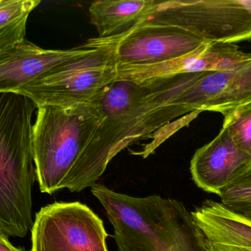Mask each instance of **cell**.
I'll return each mask as SVG.
<instances>
[{
  "instance_id": "obj_1",
  "label": "cell",
  "mask_w": 251,
  "mask_h": 251,
  "mask_svg": "<svg viewBox=\"0 0 251 251\" xmlns=\"http://www.w3.org/2000/svg\"><path fill=\"white\" fill-rule=\"evenodd\" d=\"M117 138L94 104L39 107L33 147L41 192L92 188L118 154Z\"/></svg>"
},
{
  "instance_id": "obj_2",
  "label": "cell",
  "mask_w": 251,
  "mask_h": 251,
  "mask_svg": "<svg viewBox=\"0 0 251 251\" xmlns=\"http://www.w3.org/2000/svg\"><path fill=\"white\" fill-rule=\"evenodd\" d=\"M91 189L114 227L118 251H208L192 211L180 201L130 196L99 183Z\"/></svg>"
},
{
  "instance_id": "obj_3",
  "label": "cell",
  "mask_w": 251,
  "mask_h": 251,
  "mask_svg": "<svg viewBox=\"0 0 251 251\" xmlns=\"http://www.w3.org/2000/svg\"><path fill=\"white\" fill-rule=\"evenodd\" d=\"M140 83L145 87V108L153 131L185 114L209 111L224 116L251 102V54L230 70L176 75Z\"/></svg>"
},
{
  "instance_id": "obj_4",
  "label": "cell",
  "mask_w": 251,
  "mask_h": 251,
  "mask_svg": "<svg viewBox=\"0 0 251 251\" xmlns=\"http://www.w3.org/2000/svg\"><path fill=\"white\" fill-rule=\"evenodd\" d=\"M86 42L111 52L117 68L116 80H133L152 67L183 58L209 45L185 30L159 24L150 17L126 33L92 38Z\"/></svg>"
},
{
  "instance_id": "obj_5",
  "label": "cell",
  "mask_w": 251,
  "mask_h": 251,
  "mask_svg": "<svg viewBox=\"0 0 251 251\" xmlns=\"http://www.w3.org/2000/svg\"><path fill=\"white\" fill-rule=\"evenodd\" d=\"M92 46L95 50L90 53L64 63L14 93L27 97L37 108L92 103L117 76L111 52Z\"/></svg>"
},
{
  "instance_id": "obj_6",
  "label": "cell",
  "mask_w": 251,
  "mask_h": 251,
  "mask_svg": "<svg viewBox=\"0 0 251 251\" xmlns=\"http://www.w3.org/2000/svg\"><path fill=\"white\" fill-rule=\"evenodd\" d=\"M150 19L208 44L251 41V0L160 1Z\"/></svg>"
},
{
  "instance_id": "obj_7",
  "label": "cell",
  "mask_w": 251,
  "mask_h": 251,
  "mask_svg": "<svg viewBox=\"0 0 251 251\" xmlns=\"http://www.w3.org/2000/svg\"><path fill=\"white\" fill-rule=\"evenodd\" d=\"M102 219L86 204L55 202L42 207L31 229V251H108Z\"/></svg>"
},
{
  "instance_id": "obj_8",
  "label": "cell",
  "mask_w": 251,
  "mask_h": 251,
  "mask_svg": "<svg viewBox=\"0 0 251 251\" xmlns=\"http://www.w3.org/2000/svg\"><path fill=\"white\" fill-rule=\"evenodd\" d=\"M94 50L88 43L70 50H46L25 40L0 54V93L17 92L64 63L87 55Z\"/></svg>"
},
{
  "instance_id": "obj_9",
  "label": "cell",
  "mask_w": 251,
  "mask_h": 251,
  "mask_svg": "<svg viewBox=\"0 0 251 251\" xmlns=\"http://www.w3.org/2000/svg\"><path fill=\"white\" fill-rule=\"evenodd\" d=\"M251 162V156L241 151L228 131L222 127L213 140L195 151L189 169L198 188L220 197L225 188Z\"/></svg>"
},
{
  "instance_id": "obj_10",
  "label": "cell",
  "mask_w": 251,
  "mask_h": 251,
  "mask_svg": "<svg viewBox=\"0 0 251 251\" xmlns=\"http://www.w3.org/2000/svg\"><path fill=\"white\" fill-rule=\"evenodd\" d=\"M208 251H251V219L206 200L192 211Z\"/></svg>"
},
{
  "instance_id": "obj_11",
  "label": "cell",
  "mask_w": 251,
  "mask_h": 251,
  "mask_svg": "<svg viewBox=\"0 0 251 251\" xmlns=\"http://www.w3.org/2000/svg\"><path fill=\"white\" fill-rule=\"evenodd\" d=\"M251 54L242 52L235 44H209L190 55L152 67L131 81L140 83L176 75L228 70L246 61Z\"/></svg>"
},
{
  "instance_id": "obj_12",
  "label": "cell",
  "mask_w": 251,
  "mask_h": 251,
  "mask_svg": "<svg viewBox=\"0 0 251 251\" xmlns=\"http://www.w3.org/2000/svg\"><path fill=\"white\" fill-rule=\"evenodd\" d=\"M160 1L155 0H100L89 8L91 23L98 37L108 38L128 31L153 15Z\"/></svg>"
},
{
  "instance_id": "obj_13",
  "label": "cell",
  "mask_w": 251,
  "mask_h": 251,
  "mask_svg": "<svg viewBox=\"0 0 251 251\" xmlns=\"http://www.w3.org/2000/svg\"><path fill=\"white\" fill-rule=\"evenodd\" d=\"M40 3V0H0V54L26 40L27 19Z\"/></svg>"
},
{
  "instance_id": "obj_14",
  "label": "cell",
  "mask_w": 251,
  "mask_h": 251,
  "mask_svg": "<svg viewBox=\"0 0 251 251\" xmlns=\"http://www.w3.org/2000/svg\"><path fill=\"white\" fill-rule=\"evenodd\" d=\"M220 198L225 206L251 219V162L225 188Z\"/></svg>"
},
{
  "instance_id": "obj_15",
  "label": "cell",
  "mask_w": 251,
  "mask_h": 251,
  "mask_svg": "<svg viewBox=\"0 0 251 251\" xmlns=\"http://www.w3.org/2000/svg\"><path fill=\"white\" fill-rule=\"evenodd\" d=\"M223 128L228 131L236 146L251 156V102L225 114Z\"/></svg>"
},
{
  "instance_id": "obj_16",
  "label": "cell",
  "mask_w": 251,
  "mask_h": 251,
  "mask_svg": "<svg viewBox=\"0 0 251 251\" xmlns=\"http://www.w3.org/2000/svg\"><path fill=\"white\" fill-rule=\"evenodd\" d=\"M0 251H26L23 248L14 246L11 242L9 238L0 235Z\"/></svg>"
}]
</instances>
